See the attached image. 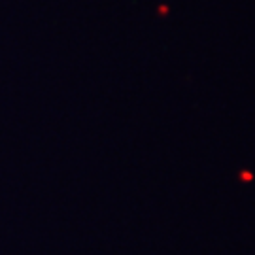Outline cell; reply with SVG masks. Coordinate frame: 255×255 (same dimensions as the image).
I'll return each instance as SVG.
<instances>
[{"label": "cell", "mask_w": 255, "mask_h": 255, "mask_svg": "<svg viewBox=\"0 0 255 255\" xmlns=\"http://www.w3.org/2000/svg\"><path fill=\"white\" fill-rule=\"evenodd\" d=\"M240 180H242V182H252V180H254V174L250 172V170H242V172H240Z\"/></svg>", "instance_id": "cell-1"}]
</instances>
